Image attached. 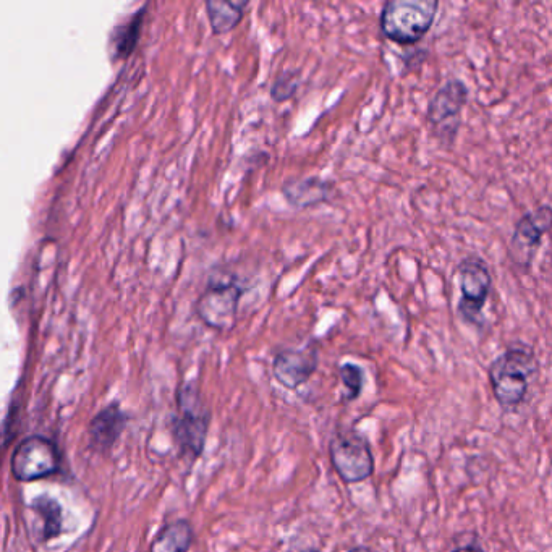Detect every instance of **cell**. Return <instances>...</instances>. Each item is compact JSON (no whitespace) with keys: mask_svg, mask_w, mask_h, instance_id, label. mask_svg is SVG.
<instances>
[{"mask_svg":"<svg viewBox=\"0 0 552 552\" xmlns=\"http://www.w3.org/2000/svg\"><path fill=\"white\" fill-rule=\"evenodd\" d=\"M540 371L535 350L523 342L509 345L488 368L494 399L504 410L520 407L527 399L531 379Z\"/></svg>","mask_w":552,"mask_h":552,"instance_id":"6da1fadb","label":"cell"},{"mask_svg":"<svg viewBox=\"0 0 552 552\" xmlns=\"http://www.w3.org/2000/svg\"><path fill=\"white\" fill-rule=\"evenodd\" d=\"M438 0H389L383 5L379 28L392 43L413 46L433 28Z\"/></svg>","mask_w":552,"mask_h":552,"instance_id":"7a4b0ae2","label":"cell"},{"mask_svg":"<svg viewBox=\"0 0 552 552\" xmlns=\"http://www.w3.org/2000/svg\"><path fill=\"white\" fill-rule=\"evenodd\" d=\"M177 417L174 421V438L182 454L196 460L203 454L208 439L211 413L201 400L196 384H183L177 394Z\"/></svg>","mask_w":552,"mask_h":552,"instance_id":"3957f363","label":"cell"},{"mask_svg":"<svg viewBox=\"0 0 552 552\" xmlns=\"http://www.w3.org/2000/svg\"><path fill=\"white\" fill-rule=\"evenodd\" d=\"M332 467L345 485L370 480L376 470L370 442L355 429H339L329 441Z\"/></svg>","mask_w":552,"mask_h":552,"instance_id":"277c9868","label":"cell"},{"mask_svg":"<svg viewBox=\"0 0 552 552\" xmlns=\"http://www.w3.org/2000/svg\"><path fill=\"white\" fill-rule=\"evenodd\" d=\"M457 277L462 297L457 311L460 318L470 326L483 327V308L493 290V274L481 256H467L457 266Z\"/></svg>","mask_w":552,"mask_h":552,"instance_id":"5b68a950","label":"cell"},{"mask_svg":"<svg viewBox=\"0 0 552 552\" xmlns=\"http://www.w3.org/2000/svg\"><path fill=\"white\" fill-rule=\"evenodd\" d=\"M470 99V90L465 81L459 78H449L444 85L429 99L426 120L434 130V135L444 145H452L460 124L462 111Z\"/></svg>","mask_w":552,"mask_h":552,"instance_id":"8992f818","label":"cell"},{"mask_svg":"<svg viewBox=\"0 0 552 552\" xmlns=\"http://www.w3.org/2000/svg\"><path fill=\"white\" fill-rule=\"evenodd\" d=\"M552 213L549 204L523 214L515 224L514 234L510 237L507 256L517 271H530L535 263L543 238L551 229Z\"/></svg>","mask_w":552,"mask_h":552,"instance_id":"52a82bcc","label":"cell"},{"mask_svg":"<svg viewBox=\"0 0 552 552\" xmlns=\"http://www.w3.org/2000/svg\"><path fill=\"white\" fill-rule=\"evenodd\" d=\"M243 289L234 279L211 281L196 303V313L206 326L214 331L229 332L238 319Z\"/></svg>","mask_w":552,"mask_h":552,"instance_id":"ba28073f","label":"cell"},{"mask_svg":"<svg viewBox=\"0 0 552 552\" xmlns=\"http://www.w3.org/2000/svg\"><path fill=\"white\" fill-rule=\"evenodd\" d=\"M60 468L56 444L43 436H31L18 444L12 457V475L22 483L43 480Z\"/></svg>","mask_w":552,"mask_h":552,"instance_id":"9c48e42d","label":"cell"},{"mask_svg":"<svg viewBox=\"0 0 552 552\" xmlns=\"http://www.w3.org/2000/svg\"><path fill=\"white\" fill-rule=\"evenodd\" d=\"M318 366L319 353L313 345L303 349H284L277 352L272 361V374L287 391H297L298 387L310 381Z\"/></svg>","mask_w":552,"mask_h":552,"instance_id":"30bf717a","label":"cell"},{"mask_svg":"<svg viewBox=\"0 0 552 552\" xmlns=\"http://www.w3.org/2000/svg\"><path fill=\"white\" fill-rule=\"evenodd\" d=\"M281 190L285 201L295 209L315 208L319 204L331 203L337 195L336 183L319 177L287 180Z\"/></svg>","mask_w":552,"mask_h":552,"instance_id":"8fae6325","label":"cell"},{"mask_svg":"<svg viewBox=\"0 0 552 552\" xmlns=\"http://www.w3.org/2000/svg\"><path fill=\"white\" fill-rule=\"evenodd\" d=\"M127 425V417L119 405L104 408L93 418L90 425L91 446L96 451H107L114 446Z\"/></svg>","mask_w":552,"mask_h":552,"instance_id":"7c38bea8","label":"cell"},{"mask_svg":"<svg viewBox=\"0 0 552 552\" xmlns=\"http://www.w3.org/2000/svg\"><path fill=\"white\" fill-rule=\"evenodd\" d=\"M250 2H227V0H209L206 2L209 25L216 36L234 31L247 13Z\"/></svg>","mask_w":552,"mask_h":552,"instance_id":"4fadbf2b","label":"cell"},{"mask_svg":"<svg viewBox=\"0 0 552 552\" xmlns=\"http://www.w3.org/2000/svg\"><path fill=\"white\" fill-rule=\"evenodd\" d=\"M159 552H188L193 544V528L187 520L169 523L158 536Z\"/></svg>","mask_w":552,"mask_h":552,"instance_id":"5bb4252c","label":"cell"},{"mask_svg":"<svg viewBox=\"0 0 552 552\" xmlns=\"http://www.w3.org/2000/svg\"><path fill=\"white\" fill-rule=\"evenodd\" d=\"M34 509L44 519L43 536L44 540H52L62 531V510L54 499L39 497L33 504Z\"/></svg>","mask_w":552,"mask_h":552,"instance_id":"9a60e30c","label":"cell"},{"mask_svg":"<svg viewBox=\"0 0 552 552\" xmlns=\"http://www.w3.org/2000/svg\"><path fill=\"white\" fill-rule=\"evenodd\" d=\"M339 378L340 383H342L345 389V402H353V400L360 399L363 387H365V370L360 365H357V363L347 361L344 365H340Z\"/></svg>","mask_w":552,"mask_h":552,"instance_id":"2e32d148","label":"cell"},{"mask_svg":"<svg viewBox=\"0 0 552 552\" xmlns=\"http://www.w3.org/2000/svg\"><path fill=\"white\" fill-rule=\"evenodd\" d=\"M302 85L300 70H285L274 80L271 86V99L274 102L290 101L297 94L298 88Z\"/></svg>","mask_w":552,"mask_h":552,"instance_id":"e0dca14e","label":"cell"},{"mask_svg":"<svg viewBox=\"0 0 552 552\" xmlns=\"http://www.w3.org/2000/svg\"><path fill=\"white\" fill-rule=\"evenodd\" d=\"M143 9L140 12H136V15H133L130 18V22L127 25L120 28V33L117 34L115 38V52L119 57H127L130 52L133 51L136 41H138V33H140L141 18H143Z\"/></svg>","mask_w":552,"mask_h":552,"instance_id":"ac0fdd59","label":"cell"},{"mask_svg":"<svg viewBox=\"0 0 552 552\" xmlns=\"http://www.w3.org/2000/svg\"><path fill=\"white\" fill-rule=\"evenodd\" d=\"M449 552H485V549L481 546L480 536L476 535L475 531H463L455 536Z\"/></svg>","mask_w":552,"mask_h":552,"instance_id":"d6986e66","label":"cell"},{"mask_svg":"<svg viewBox=\"0 0 552 552\" xmlns=\"http://www.w3.org/2000/svg\"><path fill=\"white\" fill-rule=\"evenodd\" d=\"M349 552H365V549H363V548H353V549H350Z\"/></svg>","mask_w":552,"mask_h":552,"instance_id":"ffe728a7","label":"cell"}]
</instances>
